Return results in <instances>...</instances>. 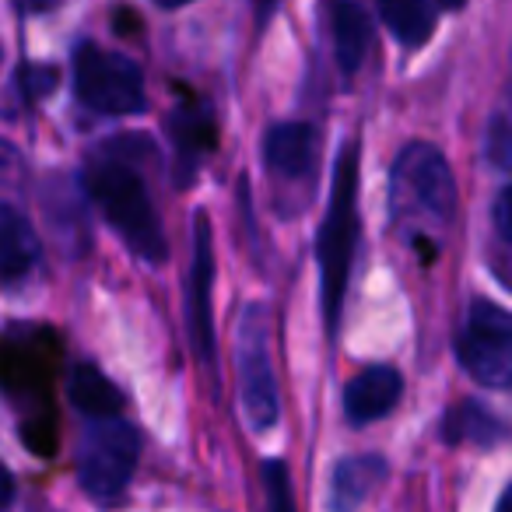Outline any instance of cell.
<instances>
[{
    "mask_svg": "<svg viewBox=\"0 0 512 512\" xmlns=\"http://www.w3.org/2000/svg\"><path fill=\"white\" fill-rule=\"evenodd\" d=\"M172 134H176V148H179V183H190V172L197 165L200 151L214 148V127L207 123V116L200 109H183L172 120Z\"/></svg>",
    "mask_w": 512,
    "mask_h": 512,
    "instance_id": "e0dca14e",
    "label": "cell"
},
{
    "mask_svg": "<svg viewBox=\"0 0 512 512\" xmlns=\"http://www.w3.org/2000/svg\"><path fill=\"white\" fill-rule=\"evenodd\" d=\"M18 81H22L25 99H29V102H39L43 95H50L53 88H57V71H50V67L29 64V67H22V71H18Z\"/></svg>",
    "mask_w": 512,
    "mask_h": 512,
    "instance_id": "ffe728a7",
    "label": "cell"
},
{
    "mask_svg": "<svg viewBox=\"0 0 512 512\" xmlns=\"http://www.w3.org/2000/svg\"><path fill=\"white\" fill-rule=\"evenodd\" d=\"M495 225H498V232H502L505 239L512 242V186H505V190L498 193V200H495Z\"/></svg>",
    "mask_w": 512,
    "mask_h": 512,
    "instance_id": "44dd1931",
    "label": "cell"
},
{
    "mask_svg": "<svg viewBox=\"0 0 512 512\" xmlns=\"http://www.w3.org/2000/svg\"><path fill=\"white\" fill-rule=\"evenodd\" d=\"M386 460L383 456H348L330 474V509L355 512L372 491L383 484Z\"/></svg>",
    "mask_w": 512,
    "mask_h": 512,
    "instance_id": "7c38bea8",
    "label": "cell"
},
{
    "mask_svg": "<svg viewBox=\"0 0 512 512\" xmlns=\"http://www.w3.org/2000/svg\"><path fill=\"white\" fill-rule=\"evenodd\" d=\"M327 32L330 46H334V60L341 74H355L365 64V50H369V15L358 0H327Z\"/></svg>",
    "mask_w": 512,
    "mask_h": 512,
    "instance_id": "8fae6325",
    "label": "cell"
},
{
    "mask_svg": "<svg viewBox=\"0 0 512 512\" xmlns=\"http://www.w3.org/2000/svg\"><path fill=\"white\" fill-rule=\"evenodd\" d=\"M355 242H358V144H348L341 151V158H337L330 207L320 225V239H316V260H320V274H323V313H327L330 330H337V323H341V306H344V292H348Z\"/></svg>",
    "mask_w": 512,
    "mask_h": 512,
    "instance_id": "7a4b0ae2",
    "label": "cell"
},
{
    "mask_svg": "<svg viewBox=\"0 0 512 512\" xmlns=\"http://www.w3.org/2000/svg\"><path fill=\"white\" fill-rule=\"evenodd\" d=\"M264 162L274 176L292 183L313 179L320 162V134L309 123H278L264 137Z\"/></svg>",
    "mask_w": 512,
    "mask_h": 512,
    "instance_id": "9c48e42d",
    "label": "cell"
},
{
    "mask_svg": "<svg viewBox=\"0 0 512 512\" xmlns=\"http://www.w3.org/2000/svg\"><path fill=\"white\" fill-rule=\"evenodd\" d=\"M211 288H214V242L207 214L193 218V256L190 281H186V320H190L193 351L204 365H214V316H211Z\"/></svg>",
    "mask_w": 512,
    "mask_h": 512,
    "instance_id": "ba28073f",
    "label": "cell"
},
{
    "mask_svg": "<svg viewBox=\"0 0 512 512\" xmlns=\"http://www.w3.org/2000/svg\"><path fill=\"white\" fill-rule=\"evenodd\" d=\"M67 393H71V404L85 414L88 421L92 418H116L123 407V393L102 376L95 365H78L71 372V383H67Z\"/></svg>",
    "mask_w": 512,
    "mask_h": 512,
    "instance_id": "4fadbf2b",
    "label": "cell"
},
{
    "mask_svg": "<svg viewBox=\"0 0 512 512\" xmlns=\"http://www.w3.org/2000/svg\"><path fill=\"white\" fill-rule=\"evenodd\" d=\"M74 85L81 102L102 116H130L144 109L141 67L99 43H81L74 50Z\"/></svg>",
    "mask_w": 512,
    "mask_h": 512,
    "instance_id": "8992f818",
    "label": "cell"
},
{
    "mask_svg": "<svg viewBox=\"0 0 512 512\" xmlns=\"http://www.w3.org/2000/svg\"><path fill=\"white\" fill-rule=\"evenodd\" d=\"M253 8H256V25L264 29V25L271 22L274 8H278V0H253Z\"/></svg>",
    "mask_w": 512,
    "mask_h": 512,
    "instance_id": "7402d4cb",
    "label": "cell"
},
{
    "mask_svg": "<svg viewBox=\"0 0 512 512\" xmlns=\"http://www.w3.org/2000/svg\"><path fill=\"white\" fill-rule=\"evenodd\" d=\"M484 158L495 169H512V102L498 106L491 116L488 134H484Z\"/></svg>",
    "mask_w": 512,
    "mask_h": 512,
    "instance_id": "ac0fdd59",
    "label": "cell"
},
{
    "mask_svg": "<svg viewBox=\"0 0 512 512\" xmlns=\"http://www.w3.org/2000/svg\"><path fill=\"white\" fill-rule=\"evenodd\" d=\"M495 512H512V484H509V488L502 491V498H498Z\"/></svg>",
    "mask_w": 512,
    "mask_h": 512,
    "instance_id": "cb8c5ba5",
    "label": "cell"
},
{
    "mask_svg": "<svg viewBox=\"0 0 512 512\" xmlns=\"http://www.w3.org/2000/svg\"><path fill=\"white\" fill-rule=\"evenodd\" d=\"M85 179L92 200L106 214L109 225L120 232V239L148 264H165L169 242H165L162 221H158L144 179L120 158H95Z\"/></svg>",
    "mask_w": 512,
    "mask_h": 512,
    "instance_id": "6da1fadb",
    "label": "cell"
},
{
    "mask_svg": "<svg viewBox=\"0 0 512 512\" xmlns=\"http://www.w3.org/2000/svg\"><path fill=\"white\" fill-rule=\"evenodd\" d=\"M137 456H141V439L130 421L92 418L78 446V481L85 495L102 505L116 502L134 477Z\"/></svg>",
    "mask_w": 512,
    "mask_h": 512,
    "instance_id": "277c9868",
    "label": "cell"
},
{
    "mask_svg": "<svg viewBox=\"0 0 512 512\" xmlns=\"http://www.w3.org/2000/svg\"><path fill=\"white\" fill-rule=\"evenodd\" d=\"M442 8H463V4H467V0H439Z\"/></svg>",
    "mask_w": 512,
    "mask_h": 512,
    "instance_id": "484cf974",
    "label": "cell"
},
{
    "mask_svg": "<svg viewBox=\"0 0 512 512\" xmlns=\"http://www.w3.org/2000/svg\"><path fill=\"white\" fill-rule=\"evenodd\" d=\"M235 362H239V393L246 421L256 432H267L278 421V383H274L271 365V313L260 302H249L239 313Z\"/></svg>",
    "mask_w": 512,
    "mask_h": 512,
    "instance_id": "5b68a950",
    "label": "cell"
},
{
    "mask_svg": "<svg viewBox=\"0 0 512 512\" xmlns=\"http://www.w3.org/2000/svg\"><path fill=\"white\" fill-rule=\"evenodd\" d=\"M158 8H183V4H193V0H155Z\"/></svg>",
    "mask_w": 512,
    "mask_h": 512,
    "instance_id": "d4e9b609",
    "label": "cell"
},
{
    "mask_svg": "<svg viewBox=\"0 0 512 512\" xmlns=\"http://www.w3.org/2000/svg\"><path fill=\"white\" fill-rule=\"evenodd\" d=\"M0 246H4V281H18L22 274H29V267L36 264L39 242L32 235L29 221L15 211V207H4L0 211Z\"/></svg>",
    "mask_w": 512,
    "mask_h": 512,
    "instance_id": "2e32d148",
    "label": "cell"
},
{
    "mask_svg": "<svg viewBox=\"0 0 512 512\" xmlns=\"http://www.w3.org/2000/svg\"><path fill=\"white\" fill-rule=\"evenodd\" d=\"M379 15L400 46L428 43L435 29V11L428 0H379Z\"/></svg>",
    "mask_w": 512,
    "mask_h": 512,
    "instance_id": "9a60e30c",
    "label": "cell"
},
{
    "mask_svg": "<svg viewBox=\"0 0 512 512\" xmlns=\"http://www.w3.org/2000/svg\"><path fill=\"white\" fill-rule=\"evenodd\" d=\"M60 0H22V8L32 11V15H43V11H53Z\"/></svg>",
    "mask_w": 512,
    "mask_h": 512,
    "instance_id": "603a6c76",
    "label": "cell"
},
{
    "mask_svg": "<svg viewBox=\"0 0 512 512\" xmlns=\"http://www.w3.org/2000/svg\"><path fill=\"white\" fill-rule=\"evenodd\" d=\"M400 393H404V376L393 365H369L344 390V414L351 425H369L400 404Z\"/></svg>",
    "mask_w": 512,
    "mask_h": 512,
    "instance_id": "30bf717a",
    "label": "cell"
},
{
    "mask_svg": "<svg viewBox=\"0 0 512 512\" xmlns=\"http://www.w3.org/2000/svg\"><path fill=\"white\" fill-rule=\"evenodd\" d=\"M509 435L502 418L488 411V407L474 404V400H463L460 407L446 414V425H442V439L446 442H477V446H498V442Z\"/></svg>",
    "mask_w": 512,
    "mask_h": 512,
    "instance_id": "5bb4252c",
    "label": "cell"
},
{
    "mask_svg": "<svg viewBox=\"0 0 512 512\" xmlns=\"http://www.w3.org/2000/svg\"><path fill=\"white\" fill-rule=\"evenodd\" d=\"M264 488H267V512H295L292 474L285 460L264 463Z\"/></svg>",
    "mask_w": 512,
    "mask_h": 512,
    "instance_id": "d6986e66",
    "label": "cell"
},
{
    "mask_svg": "<svg viewBox=\"0 0 512 512\" xmlns=\"http://www.w3.org/2000/svg\"><path fill=\"white\" fill-rule=\"evenodd\" d=\"M456 358L488 390L512 386V313L495 302H474L456 337Z\"/></svg>",
    "mask_w": 512,
    "mask_h": 512,
    "instance_id": "52a82bcc",
    "label": "cell"
},
{
    "mask_svg": "<svg viewBox=\"0 0 512 512\" xmlns=\"http://www.w3.org/2000/svg\"><path fill=\"white\" fill-rule=\"evenodd\" d=\"M456 186L449 162L435 144H407L390 172V211L404 225H446Z\"/></svg>",
    "mask_w": 512,
    "mask_h": 512,
    "instance_id": "3957f363",
    "label": "cell"
}]
</instances>
